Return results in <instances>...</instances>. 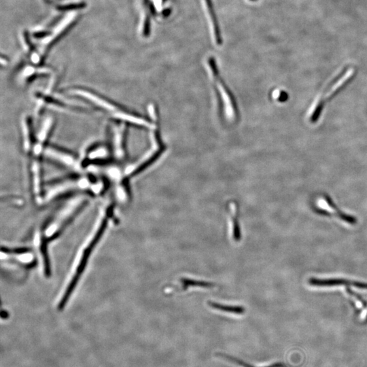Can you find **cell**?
Returning a JSON list of instances; mask_svg holds the SVG:
<instances>
[{"mask_svg":"<svg viewBox=\"0 0 367 367\" xmlns=\"http://www.w3.org/2000/svg\"><path fill=\"white\" fill-rule=\"evenodd\" d=\"M208 304L209 306L213 308V309L218 310L220 311H223V312L225 313L241 315L245 312L244 308L241 307V306L225 305L211 301H209Z\"/></svg>","mask_w":367,"mask_h":367,"instance_id":"cell-15","label":"cell"},{"mask_svg":"<svg viewBox=\"0 0 367 367\" xmlns=\"http://www.w3.org/2000/svg\"><path fill=\"white\" fill-rule=\"evenodd\" d=\"M203 5H205L207 12H208V20L210 21L211 26L212 27L213 36H214V40L216 43H219L221 41L220 38V34L219 28L217 20H216V15H215L214 9H213V5L212 0H203Z\"/></svg>","mask_w":367,"mask_h":367,"instance_id":"cell-13","label":"cell"},{"mask_svg":"<svg viewBox=\"0 0 367 367\" xmlns=\"http://www.w3.org/2000/svg\"><path fill=\"white\" fill-rule=\"evenodd\" d=\"M114 210L115 205L112 199L106 201L105 204L103 205L98 221L89 235L88 239L84 243L81 250L78 253L71 271L68 275V278L66 280V284H65L59 296L58 300L59 310H62L66 307L70 297L73 294L74 290L81 280V277L85 273L91 254H93L98 243L102 240L110 220L114 217Z\"/></svg>","mask_w":367,"mask_h":367,"instance_id":"cell-2","label":"cell"},{"mask_svg":"<svg viewBox=\"0 0 367 367\" xmlns=\"http://www.w3.org/2000/svg\"><path fill=\"white\" fill-rule=\"evenodd\" d=\"M110 134L112 155L117 162H123L127 157V123L113 120L110 125Z\"/></svg>","mask_w":367,"mask_h":367,"instance_id":"cell-8","label":"cell"},{"mask_svg":"<svg viewBox=\"0 0 367 367\" xmlns=\"http://www.w3.org/2000/svg\"><path fill=\"white\" fill-rule=\"evenodd\" d=\"M51 73V70L48 68H34L33 66H28L23 70L20 74V79L23 83H26L28 80L41 75H48Z\"/></svg>","mask_w":367,"mask_h":367,"instance_id":"cell-14","label":"cell"},{"mask_svg":"<svg viewBox=\"0 0 367 367\" xmlns=\"http://www.w3.org/2000/svg\"><path fill=\"white\" fill-rule=\"evenodd\" d=\"M77 12H70L68 13L66 17L56 26L53 28L51 34L48 36H45V38L41 42L38 47V50L36 53H33L32 55V62L34 64H39L41 62L43 55H45L46 51L49 45L53 41H55L59 36L63 34V32L66 31L68 27L71 26L73 24L74 21L77 20L78 17Z\"/></svg>","mask_w":367,"mask_h":367,"instance_id":"cell-10","label":"cell"},{"mask_svg":"<svg viewBox=\"0 0 367 367\" xmlns=\"http://www.w3.org/2000/svg\"><path fill=\"white\" fill-rule=\"evenodd\" d=\"M33 121L29 115L24 116L21 121L22 146L27 155L31 151L35 141L36 133H34Z\"/></svg>","mask_w":367,"mask_h":367,"instance_id":"cell-12","label":"cell"},{"mask_svg":"<svg viewBox=\"0 0 367 367\" xmlns=\"http://www.w3.org/2000/svg\"><path fill=\"white\" fill-rule=\"evenodd\" d=\"M44 157L77 174H83L85 170L81 157L57 146H46Z\"/></svg>","mask_w":367,"mask_h":367,"instance_id":"cell-7","label":"cell"},{"mask_svg":"<svg viewBox=\"0 0 367 367\" xmlns=\"http://www.w3.org/2000/svg\"><path fill=\"white\" fill-rule=\"evenodd\" d=\"M353 74V70L348 69L345 70L344 73L341 74L333 82L329 84L326 88L322 91V94L320 93V95L317 96L316 100L314 101L312 106L310 108L309 113H308L310 121L313 122L317 121L319 116H320V113L322 112L325 104L330 100V98L333 97L336 92L341 90L342 87L345 85V84L347 83V81L350 80Z\"/></svg>","mask_w":367,"mask_h":367,"instance_id":"cell-6","label":"cell"},{"mask_svg":"<svg viewBox=\"0 0 367 367\" xmlns=\"http://www.w3.org/2000/svg\"><path fill=\"white\" fill-rule=\"evenodd\" d=\"M106 188V179L97 178L93 174H79L54 180L44 186L43 202L74 192L85 191L99 195L104 193Z\"/></svg>","mask_w":367,"mask_h":367,"instance_id":"cell-3","label":"cell"},{"mask_svg":"<svg viewBox=\"0 0 367 367\" xmlns=\"http://www.w3.org/2000/svg\"><path fill=\"white\" fill-rule=\"evenodd\" d=\"M216 356L220 357V358L224 359V360L228 361V362L233 363L241 367H256L253 366V365L249 364L244 361L241 360V359L237 358V357L233 356V355L226 354L224 353H216ZM264 367H284L281 364H273L269 365V366H264Z\"/></svg>","mask_w":367,"mask_h":367,"instance_id":"cell-16","label":"cell"},{"mask_svg":"<svg viewBox=\"0 0 367 367\" xmlns=\"http://www.w3.org/2000/svg\"><path fill=\"white\" fill-rule=\"evenodd\" d=\"M54 123L55 120L51 116L43 120L38 132L36 133L35 141L31 151L28 155L30 157L29 173L32 191L34 199L39 203L43 200L44 191L42 181L41 159L42 157H44L47 141L50 138Z\"/></svg>","mask_w":367,"mask_h":367,"instance_id":"cell-4","label":"cell"},{"mask_svg":"<svg viewBox=\"0 0 367 367\" xmlns=\"http://www.w3.org/2000/svg\"><path fill=\"white\" fill-rule=\"evenodd\" d=\"M110 155H112L111 150L102 144L89 146L81 157L84 169L99 166L106 162L109 159Z\"/></svg>","mask_w":367,"mask_h":367,"instance_id":"cell-11","label":"cell"},{"mask_svg":"<svg viewBox=\"0 0 367 367\" xmlns=\"http://www.w3.org/2000/svg\"><path fill=\"white\" fill-rule=\"evenodd\" d=\"M68 93L71 96L78 97L87 101L95 107L109 115L112 120L123 122L127 125L131 124L136 126L150 127V123L143 118L138 117L135 114L123 109L115 103L108 100L100 94L89 89L75 87L70 88Z\"/></svg>","mask_w":367,"mask_h":367,"instance_id":"cell-5","label":"cell"},{"mask_svg":"<svg viewBox=\"0 0 367 367\" xmlns=\"http://www.w3.org/2000/svg\"><path fill=\"white\" fill-rule=\"evenodd\" d=\"M232 222V230H233V240L238 242L241 240V229L239 227V224L238 222V218H237V215L235 213H233L231 218Z\"/></svg>","mask_w":367,"mask_h":367,"instance_id":"cell-18","label":"cell"},{"mask_svg":"<svg viewBox=\"0 0 367 367\" xmlns=\"http://www.w3.org/2000/svg\"><path fill=\"white\" fill-rule=\"evenodd\" d=\"M87 201L86 197L83 195L74 196L47 215L38 225L34 241L46 276H49L51 273L48 254L49 243L60 236L85 208Z\"/></svg>","mask_w":367,"mask_h":367,"instance_id":"cell-1","label":"cell"},{"mask_svg":"<svg viewBox=\"0 0 367 367\" xmlns=\"http://www.w3.org/2000/svg\"><path fill=\"white\" fill-rule=\"evenodd\" d=\"M182 290H186L189 287H203V288H212L214 285L204 281L194 280V279L182 278L180 279Z\"/></svg>","mask_w":367,"mask_h":367,"instance_id":"cell-17","label":"cell"},{"mask_svg":"<svg viewBox=\"0 0 367 367\" xmlns=\"http://www.w3.org/2000/svg\"><path fill=\"white\" fill-rule=\"evenodd\" d=\"M2 260L11 269L28 270L33 267L35 256L31 250L25 248H7L2 250Z\"/></svg>","mask_w":367,"mask_h":367,"instance_id":"cell-9","label":"cell"}]
</instances>
